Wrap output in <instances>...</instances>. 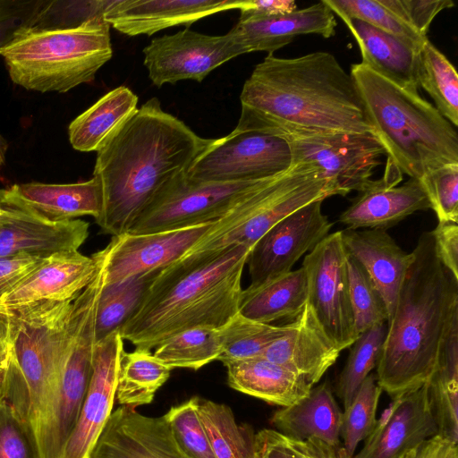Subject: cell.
Segmentation results:
<instances>
[{"label":"cell","instance_id":"816d5d0a","mask_svg":"<svg viewBox=\"0 0 458 458\" xmlns=\"http://www.w3.org/2000/svg\"><path fill=\"white\" fill-rule=\"evenodd\" d=\"M283 437L285 445L298 458H352L342 445L332 446L317 438L294 440L284 435Z\"/></svg>","mask_w":458,"mask_h":458},{"label":"cell","instance_id":"8fae6325","mask_svg":"<svg viewBox=\"0 0 458 458\" xmlns=\"http://www.w3.org/2000/svg\"><path fill=\"white\" fill-rule=\"evenodd\" d=\"M347 252L341 231L327 234L302 262L308 283L306 304L329 341L341 352L357 339L350 300Z\"/></svg>","mask_w":458,"mask_h":458},{"label":"cell","instance_id":"4dcf8cb0","mask_svg":"<svg viewBox=\"0 0 458 458\" xmlns=\"http://www.w3.org/2000/svg\"><path fill=\"white\" fill-rule=\"evenodd\" d=\"M308 296L304 268L291 270L242 291L238 313L252 321L271 324L281 318H296Z\"/></svg>","mask_w":458,"mask_h":458},{"label":"cell","instance_id":"60d3db41","mask_svg":"<svg viewBox=\"0 0 458 458\" xmlns=\"http://www.w3.org/2000/svg\"><path fill=\"white\" fill-rule=\"evenodd\" d=\"M381 393L376 375L370 373L360 385L352 403L344 409L340 437L343 439V448L351 457H353L359 444L369 436L376 426Z\"/></svg>","mask_w":458,"mask_h":458},{"label":"cell","instance_id":"ac0fdd59","mask_svg":"<svg viewBox=\"0 0 458 458\" xmlns=\"http://www.w3.org/2000/svg\"><path fill=\"white\" fill-rule=\"evenodd\" d=\"M403 173L387 158L382 178L372 180L339 216L346 228L387 230L411 214L431 208L429 198L420 180L410 178L401 186Z\"/></svg>","mask_w":458,"mask_h":458},{"label":"cell","instance_id":"7402d4cb","mask_svg":"<svg viewBox=\"0 0 458 458\" xmlns=\"http://www.w3.org/2000/svg\"><path fill=\"white\" fill-rule=\"evenodd\" d=\"M0 206L52 223L82 216L97 218L101 209V188L95 177L74 183L13 184L0 189Z\"/></svg>","mask_w":458,"mask_h":458},{"label":"cell","instance_id":"30bf717a","mask_svg":"<svg viewBox=\"0 0 458 458\" xmlns=\"http://www.w3.org/2000/svg\"><path fill=\"white\" fill-rule=\"evenodd\" d=\"M289 141L253 131L233 130L214 139L187 172L199 182L262 181L288 171L293 165Z\"/></svg>","mask_w":458,"mask_h":458},{"label":"cell","instance_id":"c3c4849f","mask_svg":"<svg viewBox=\"0 0 458 458\" xmlns=\"http://www.w3.org/2000/svg\"><path fill=\"white\" fill-rule=\"evenodd\" d=\"M400 19L423 37H427L434 18L443 10L452 8V0H381Z\"/></svg>","mask_w":458,"mask_h":458},{"label":"cell","instance_id":"1f68e13d","mask_svg":"<svg viewBox=\"0 0 458 458\" xmlns=\"http://www.w3.org/2000/svg\"><path fill=\"white\" fill-rule=\"evenodd\" d=\"M427 387L437 435L458 444V318L440 345Z\"/></svg>","mask_w":458,"mask_h":458},{"label":"cell","instance_id":"f6af8a7d","mask_svg":"<svg viewBox=\"0 0 458 458\" xmlns=\"http://www.w3.org/2000/svg\"><path fill=\"white\" fill-rule=\"evenodd\" d=\"M0 458H41L30 426L0 398Z\"/></svg>","mask_w":458,"mask_h":458},{"label":"cell","instance_id":"83f0119b","mask_svg":"<svg viewBox=\"0 0 458 458\" xmlns=\"http://www.w3.org/2000/svg\"><path fill=\"white\" fill-rule=\"evenodd\" d=\"M355 38L361 64L398 87L418 93L419 48L354 18L341 19Z\"/></svg>","mask_w":458,"mask_h":458},{"label":"cell","instance_id":"9a60e30c","mask_svg":"<svg viewBox=\"0 0 458 458\" xmlns=\"http://www.w3.org/2000/svg\"><path fill=\"white\" fill-rule=\"evenodd\" d=\"M213 222L163 232L112 236L104 249L93 254L104 266L105 285L162 270L198 243Z\"/></svg>","mask_w":458,"mask_h":458},{"label":"cell","instance_id":"6f0895ef","mask_svg":"<svg viewBox=\"0 0 458 458\" xmlns=\"http://www.w3.org/2000/svg\"><path fill=\"white\" fill-rule=\"evenodd\" d=\"M8 148L7 141L0 134V169L4 165L6 157V152Z\"/></svg>","mask_w":458,"mask_h":458},{"label":"cell","instance_id":"f5cc1de1","mask_svg":"<svg viewBox=\"0 0 458 458\" xmlns=\"http://www.w3.org/2000/svg\"><path fill=\"white\" fill-rule=\"evenodd\" d=\"M255 454L260 458H298L276 429L263 428L255 434Z\"/></svg>","mask_w":458,"mask_h":458},{"label":"cell","instance_id":"ffe728a7","mask_svg":"<svg viewBox=\"0 0 458 458\" xmlns=\"http://www.w3.org/2000/svg\"><path fill=\"white\" fill-rule=\"evenodd\" d=\"M90 458H193L165 416L150 417L121 406L111 413Z\"/></svg>","mask_w":458,"mask_h":458},{"label":"cell","instance_id":"f1b7e54d","mask_svg":"<svg viewBox=\"0 0 458 458\" xmlns=\"http://www.w3.org/2000/svg\"><path fill=\"white\" fill-rule=\"evenodd\" d=\"M341 411L327 381L311 387L309 394L287 407L276 410L270 422L276 430L294 440L317 438L332 446L341 445Z\"/></svg>","mask_w":458,"mask_h":458},{"label":"cell","instance_id":"db71d44e","mask_svg":"<svg viewBox=\"0 0 458 458\" xmlns=\"http://www.w3.org/2000/svg\"><path fill=\"white\" fill-rule=\"evenodd\" d=\"M401 458H458V445L436 435L406 452Z\"/></svg>","mask_w":458,"mask_h":458},{"label":"cell","instance_id":"7dc6e473","mask_svg":"<svg viewBox=\"0 0 458 458\" xmlns=\"http://www.w3.org/2000/svg\"><path fill=\"white\" fill-rule=\"evenodd\" d=\"M47 3L43 0H0V54L33 27Z\"/></svg>","mask_w":458,"mask_h":458},{"label":"cell","instance_id":"ee69618b","mask_svg":"<svg viewBox=\"0 0 458 458\" xmlns=\"http://www.w3.org/2000/svg\"><path fill=\"white\" fill-rule=\"evenodd\" d=\"M199 399L193 396L172 406L164 414L176 439L193 458H216L199 414Z\"/></svg>","mask_w":458,"mask_h":458},{"label":"cell","instance_id":"5bb4252c","mask_svg":"<svg viewBox=\"0 0 458 458\" xmlns=\"http://www.w3.org/2000/svg\"><path fill=\"white\" fill-rule=\"evenodd\" d=\"M143 54L148 78L160 88L184 80L202 81L216 68L246 53L232 29L220 36L185 29L152 39Z\"/></svg>","mask_w":458,"mask_h":458},{"label":"cell","instance_id":"9f6ffc18","mask_svg":"<svg viewBox=\"0 0 458 458\" xmlns=\"http://www.w3.org/2000/svg\"><path fill=\"white\" fill-rule=\"evenodd\" d=\"M12 353L13 346L6 318L4 314L0 311V398L4 394L5 380Z\"/></svg>","mask_w":458,"mask_h":458},{"label":"cell","instance_id":"5b68a950","mask_svg":"<svg viewBox=\"0 0 458 458\" xmlns=\"http://www.w3.org/2000/svg\"><path fill=\"white\" fill-rule=\"evenodd\" d=\"M366 118L387 158L420 180L441 166L458 164V135L437 108L365 64L351 66Z\"/></svg>","mask_w":458,"mask_h":458},{"label":"cell","instance_id":"603a6c76","mask_svg":"<svg viewBox=\"0 0 458 458\" xmlns=\"http://www.w3.org/2000/svg\"><path fill=\"white\" fill-rule=\"evenodd\" d=\"M98 264L79 250L47 257L17 287L0 299V310L47 301H70L91 283Z\"/></svg>","mask_w":458,"mask_h":458},{"label":"cell","instance_id":"3957f363","mask_svg":"<svg viewBox=\"0 0 458 458\" xmlns=\"http://www.w3.org/2000/svg\"><path fill=\"white\" fill-rule=\"evenodd\" d=\"M412 253L376 367L377 383L392 399L428 383L458 318V279L441 262L431 232L420 236Z\"/></svg>","mask_w":458,"mask_h":458},{"label":"cell","instance_id":"e0dca14e","mask_svg":"<svg viewBox=\"0 0 458 458\" xmlns=\"http://www.w3.org/2000/svg\"><path fill=\"white\" fill-rule=\"evenodd\" d=\"M123 339L119 331L96 342L87 393L63 458H90L115 401Z\"/></svg>","mask_w":458,"mask_h":458},{"label":"cell","instance_id":"e575fe53","mask_svg":"<svg viewBox=\"0 0 458 458\" xmlns=\"http://www.w3.org/2000/svg\"><path fill=\"white\" fill-rule=\"evenodd\" d=\"M199 414L216 458H254L256 433L227 404L199 398Z\"/></svg>","mask_w":458,"mask_h":458},{"label":"cell","instance_id":"11a10c76","mask_svg":"<svg viewBox=\"0 0 458 458\" xmlns=\"http://www.w3.org/2000/svg\"><path fill=\"white\" fill-rule=\"evenodd\" d=\"M294 0H247L240 10V20L285 14L296 11Z\"/></svg>","mask_w":458,"mask_h":458},{"label":"cell","instance_id":"52a82bcc","mask_svg":"<svg viewBox=\"0 0 458 458\" xmlns=\"http://www.w3.org/2000/svg\"><path fill=\"white\" fill-rule=\"evenodd\" d=\"M13 83L41 93H65L90 82L113 56L103 15L72 27L34 29L1 54Z\"/></svg>","mask_w":458,"mask_h":458},{"label":"cell","instance_id":"f546056e","mask_svg":"<svg viewBox=\"0 0 458 458\" xmlns=\"http://www.w3.org/2000/svg\"><path fill=\"white\" fill-rule=\"evenodd\" d=\"M225 366L231 388L280 407L294 404L312 387L300 376L262 356Z\"/></svg>","mask_w":458,"mask_h":458},{"label":"cell","instance_id":"484cf974","mask_svg":"<svg viewBox=\"0 0 458 458\" xmlns=\"http://www.w3.org/2000/svg\"><path fill=\"white\" fill-rule=\"evenodd\" d=\"M336 26L335 14L320 1L290 13L239 19L232 30L245 53L274 54L301 35L317 34L329 38L335 36Z\"/></svg>","mask_w":458,"mask_h":458},{"label":"cell","instance_id":"9c48e42d","mask_svg":"<svg viewBox=\"0 0 458 458\" xmlns=\"http://www.w3.org/2000/svg\"><path fill=\"white\" fill-rule=\"evenodd\" d=\"M97 308L73 304L64 336V362L60 387L35 430L41 458H63L80 417L92 369Z\"/></svg>","mask_w":458,"mask_h":458},{"label":"cell","instance_id":"74e56055","mask_svg":"<svg viewBox=\"0 0 458 458\" xmlns=\"http://www.w3.org/2000/svg\"><path fill=\"white\" fill-rule=\"evenodd\" d=\"M219 328L199 327L182 331L159 344L154 355L168 366L198 370L221 354Z\"/></svg>","mask_w":458,"mask_h":458},{"label":"cell","instance_id":"277c9868","mask_svg":"<svg viewBox=\"0 0 458 458\" xmlns=\"http://www.w3.org/2000/svg\"><path fill=\"white\" fill-rule=\"evenodd\" d=\"M251 249L235 245L160 270L120 328L123 339L150 351L190 328H221L238 313L242 273Z\"/></svg>","mask_w":458,"mask_h":458},{"label":"cell","instance_id":"2e32d148","mask_svg":"<svg viewBox=\"0 0 458 458\" xmlns=\"http://www.w3.org/2000/svg\"><path fill=\"white\" fill-rule=\"evenodd\" d=\"M324 199L314 200L273 225L252 247L246 264L250 284L285 274L321 242L333 224L322 212Z\"/></svg>","mask_w":458,"mask_h":458},{"label":"cell","instance_id":"8992f818","mask_svg":"<svg viewBox=\"0 0 458 458\" xmlns=\"http://www.w3.org/2000/svg\"><path fill=\"white\" fill-rule=\"evenodd\" d=\"M73 301L0 310L5 316L13 346L2 398L13 406L33 433L61 385L65 329Z\"/></svg>","mask_w":458,"mask_h":458},{"label":"cell","instance_id":"7a4b0ae2","mask_svg":"<svg viewBox=\"0 0 458 458\" xmlns=\"http://www.w3.org/2000/svg\"><path fill=\"white\" fill-rule=\"evenodd\" d=\"M234 130L284 139L327 132L374 134L350 72L328 52L268 54L245 81Z\"/></svg>","mask_w":458,"mask_h":458},{"label":"cell","instance_id":"b9f144b4","mask_svg":"<svg viewBox=\"0 0 458 458\" xmlns=\"http://www.w3.org/2000/svg\"><path fill=\"white\" fill-rule=\"evenodd\" d=\"M323 3L342 18L360 20L377 29L396 36L420 49L427 37L421 36L409 26L381 0H322Z\"/></svg>","mask_w":458,"mask_h":458},{"label":"cell","instance_id":"44dd1931","mask_svg":"<svg viewBox=\"0 0 458 458\" xmlns=\"http://www.w3.org/2000/svg\"><path fill=\"white\" fill-rule=\"evenodd\" d=\"M247 0H111L103 19L127 36H151L162 30L190 26L199 20L231 9L241 10Z\"/></svg>","mask_w":458,"mask_h":458},{"label":"cell","instance_id":"836d02e7","mask_svg":"<svg viewBox=\"0 0 458 458\" xmlns=\"http://www.w3.org/2000/svg\"><path fill=\"white\" fill-rule=\"evenodd\" d=\"M171 369L148 350L135 348L123 352L115 392L121 406L136 408L152 403L157 391L167 381Z\"/></svg>","mask_w":458,"mask_h":458},{"label":"cell","instance_id":"4fadbf2b","mask_svg":"<svg viewBox=\"0 0 458 458\" xmlns=\"http://www.w3.org/2000/svg\"><path fill=\"white\" fill-rule=\"evenodd\" d=\"M266 180L199 182L185 175L159 194L127 233L163 232L216 221Z\"/></svg>","mask_w":458,"mask_h":458},{"label":"cell","instance_id":"ab89813d","mask_svg":"<svg viewBox=\"0 0 458 458\" xmlns=\"http://www.w3.org/2000/svg\"><path fill=\"white\" fill-rule=\"evenodd\" d=\"M386 333V326L377 324L360 334L350 346L345 365L340 372L335 393L346 408L371 370L377 367Z\"/></svg>","mask_w":458,"mask_h":458},{"label":"cell","instance_id":"7bdbcfd3","mask_svg":"<svg viewBox=\"0 0 458 458\" xmlns=\"http://www.w3.org/2000/svg\"><path fill=\"white\" fill-rule=\"evenodd\" d=\"M346 266L354 327L359 335L375 325L387 322V311L373 280L363 266L348 253Z\"/></svg>","mask_w":458,"mask_h":458},{"label":"cell","instance_id":"cb8c5ba5","mask_svg":"<svg viewBox=\"0 0 458 458\" xmlns=\"http://www.w3.org/2000/svg\"><path fill=\"white\" fill-rule=\"evenodd\" d=\"M89 228V223L79 218L52 223L3 208L0 257L17 253L49 257L76 251L87 240Z\"/></svg>","mask_w":458,"mask_h":458},{"label":"cell","instance_id":"d590c367","mask_svg":"<svg viewBox=\"0 0 458 458\" xmlns=\"http://www.w3.org/2000/svg\"><path fill=\"white\" fill-rule=\"evenodd\" d=\"M419 86L432 98L437 110L458 126V74L454 66L428 38L419 55Z\"/></svg>","mask_w":458,"mask_h":458},{"label":"cell","instance_id":"f35d334b","mask_svg":"<svg viewBox=\"0 0 458 458\" xmlns=\"http://www.w3.org/2000/svg\"><path fill=\"white\" fill-rule=\"evenodd\" d=\"M159 271L104 286L96 315V342L119 331L135 311Z\"/></svg>","mask_w":458,"mask_h":458},{"label":"cell","instance_id":"d6a6232c","mask_svg":"<svg viewBox=\"0 0 458 458\" xmlns=\"http://www.w3.org/2000/svg\"><path fill=\"white\" fill-rule=\"evenodd\" d=\"M138 96L119 86L100 98L69 125L72 147L81 152L97 151L106 137L136 110Z\"/></svg>","mask_w":458,"mask_h":458},{"label":"cell","instance_id":"ba28073f","mask_svg":"<svg viewBox=\"0 0 458 458\" xmlns=\"http://www.w3.org/2000/svg\"><path fill=\"white\" fill-rule=\"evenodd\" d=\"M331 196L318 168L294 163L288 171L264 181L214 221L199 242L174 262H195L235 245L252 248L284 216L314 200Z\"/></svg>","mask_w":458,"mask_h":458},{"label":"cell","instance_id":"d6986e66","mask_svg":"<svg viewBox=\"0 0 458 458\" xmlns=\"http://www.w3.org/2000/svg\"><path fill=\"white\" fill-rule=\"evenodd\" d=\"M437 433L425 384L419 389L392 399L364 440L363 446L352 458H401Z\"/></svg>","mask_w":458,"mask_h":458},{"label":"cell","instance_id":"6da1fadb","mask_svg":"<svg viewBox=\"0 0 458 458\" xmlns=\"http://www.w3.org/2000/svg\"><path fill=\"white\" fill-rule=\"evenodd\" d=\"M213 140L164 111L157 98L137 108L96 151L93 177L100 184L101 209L95 221L100 229L113 236L127 233Z\"/></svg>","mask_w":458,"mask_h":458},{"label":"cell","instance_id":"8d00e7d4","mask_svg":"<svg viewBox=\"0 0 458 458\" xmlns=\"http://www.w3.org/2000/svg\"><path fill=\"white\" fill-rule=\"evenodd\" d=\"M292 327L293 321L282 326H274L252 321L237 313L219 328L222 350L217 360L226 365L262 356L264 351L284 336Z\"/></svg>","mask_w":458,"mask_h":458},{"label":"cell","instance_id":"7c38bea8","mask_svg":"<svg viewBox=\"0 0 458 458\" xmlns=\"http://www.w3.org/2000/svg\"><path fill=\"white\" fill-rule=\"evenodd\" d=\"M286 140L292 148L293 164L304 163L318 168L332 196L365 191L380 164L379 158L386 155L374 134L327 132Z\"/></svg>","mask_w":458,"mask_h":458},{"label":"cell","instance_id":"91938a15","mask_svg":"<svg viewBox=\"0 0 458 458\" xmlns=\"http://www.w3.org/2000/svg\"><path fill=\"white\" fill-rule=\"evenodd\" d=\"M254 458H260V457L255 454Z\"/></svg>","mask_w":458,"mask_h":458},{"label":"cell","instance_id":"4316f807","mask_svg":"<svg viewBox=\"0 0 458 458\" xmlns=\"http://www.w3.org/2000/svg\"><path fill=\"white\" fill-rule=\"evenodd\" d=\"M339 354L305 304L293 321L292 328L272 343L262 357L283 366L313 386L336 361Z\"/></svg>","mask_w":458,"mask_h":458},{"label":"cell","instance_id":"bcb514c9","mask_svg":"<svg viewBox=\"0 0 458 458\" xmlns=\"http://www.w3.org/2000/svg\"><path fill=\"white\" fill-rule=\"evenodd\" d=\"M420 181L438 222L458 223V164L437 168Z\"/></svg>","mask_w":458,"mask_h":458},{"label":"cell","instance_id":"f907efd6","mask_svg":"<svg viewBox=\"0 0 458 458\" xmlns=\"http://www.w3.org/2000/svg\"><path fill=\"white\" fill-rule=\"evenodd\" d=\"M431 233L441 262L458 279V223L438 222Z\"/></svg>","mask_w":458,"mask_h":458},{"label":"cell","instance_id":"680465c9","mask_svg":"<svg viewBox=\"0 0 458 458\" xmlns=\"http://www.w3.org/2000/svg\"><path fill=\"white\" fill-rule=\"evenodd\" d=\"M2 213H3V208L0 206V216H1Z\"/></svg>","mask_w":458,"mask_h":458},{"label":"cell","instance_id":"d4e9b609","mask_svg":"<svg viewBox=\"0 0 458 458\" xmlns=\"http://www.w3.org/2000/svg\"><path fill=\"white\" fill-rule=\"evenodd\" d=\"M341 235L346 252L363 266L378 289L386 307L388 321L412 262V251L405 252L386 230L345 228L341 230Z\"/></svg>","mask_w":458,"mask_h":458},{"label":"cell","instance_id":"681fc988","mask_svg":"<svg viewBox=\"0 0 458 458\" xmlns=\"http://www.w3.org/2000/svg\"><path fill=\"white\" fill-rule=\"evenodd\" d=\"M46 258L26 253L0 257V299L17 287Z\"/></svg>","mask_w":458,"mask_h":458}]
</instances>
